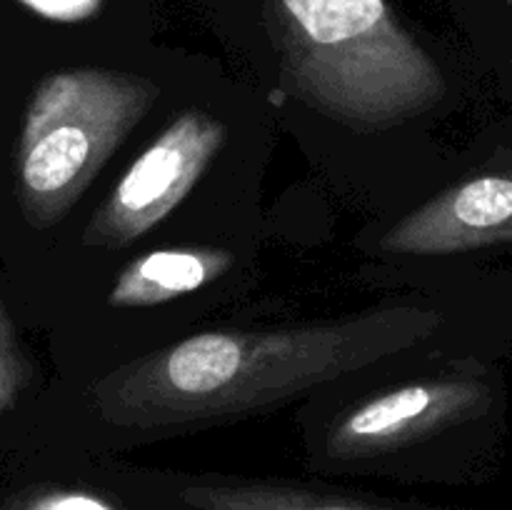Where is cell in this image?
Listing matches in <instances>:
<instances>
[{"label": "cell", "instance_id": "obj_2", "mask_svg": "<svg viewBox=\"0 0 512 510\" xmlns=\"http://www.w3.org/2000/svg\"><path fill=\"white\" fill-rule=\"evenodd\" d=\"M283 83L300 103L358 133L420 118L445 78L385 0H265Z\"/></svg>", "mask_w": 512, "mask_h": 510}, {"label": "cell", "instance_id": "obj_3", "mask_svg": "<svg viewBox=\"0 0 512 510\" xmlns=\"http://www.w3.org/2000/svg\"><path fill=\"white\" fill-rule=\"evenodd\" d=\"M158 98L153 80L120 70L68 68L40 80L15 155L25 220L38 230L60 223Z\"/></svg>", "mask_w": 512, "mask_h": 510}, {"label": "cell", "instance_id": "obj_5", "mask_svg": "<svg viewBox=\"0 0 512 510\" xmlns=\"http://www.w3.org/2000/svg\"><path fill=\"white\" fill-rule=\"evenodd\" d=\"M490 403V388L473 378L420 380L400 385L350 410L328 430L325 463L385 460L455 423L475 418Z\"/></svg>", "mask_w": 512, "mask_h": 510}, {"label": "cell", "instance_id": "obj_9", "mask_svg": "<svg viewBox=\"0 0 512 510\" xmlns=\"http://www.w3.org/2000/svg\"><path fill=\"white\" fill-rule=\"evenodd\" d=\"M0 510H193L168 488L160 503L90 480H43L10 495Z\"/></svg>", "mask_w": 512, "mask_h": 510}, {"label": "cell", "instance_id": "obj_6", "mask_svg": "<svg viewBox=\"0 0 512 510\" xmlns=\"http://www.w3.org/2000/svg\"><path fill=\"white\" fill-rule=\"evenodd\" d=\"M512 240V148L405 215L380 240L390 255H453Z\"/></svg>", "mask_w": 512, "mask_h": 510}, {"label": "cell", "instance_id": "obj_7", "mask_svg": "<svg viewBox=\"0 0 512 510\" xmlns=\"http://www.w3.org/2000/svg\"><path fill=\"white\" fill-rule=\"evenodd\" d=\"M193 510H435L313 483L250 478H185L168 485Z\"/></svg>", "mask_w": 512, "mask_h": 510}, {"label": "cell", "instance_id": "obj_4", "mask_svg": "<svg viewBox=\"0 0 512 510\" xmlns=\"http://www.w3.org/2000/svg\"><path fill=\"white\" fill-rule=\"evenodd\" d=\"M228 130L208 110H183L135 158L83 230L90 248H125L168 218L223 148Z\"/></svg>", "mask_w": 512, "mask_h": 510}, {"label": "cell", "instance_id": "obj_11", "mask_svg": "<svg viewBox=\"0 0 512 510\" xmlns=\"http://www.w3.org/2000/svg\"><path fill=\"white\" fill-rule=\"evenodd\" d=\"M23 3L33 8L35 13L45 15V18L73 23V20H83L93 15L98 10L100 0H23Z\"/></svg>", "mask_w": 512, "mask_h": 510}, {"label": "cell", "instance_id": "obj_10", "mask_svg": "<svg viewBox=\"0 0 512 510\" xmlns=\"http://www.w3.org/2000/svg\"><path fill=\"white\" fill-rule=\"evenodd\" d=\"M28 375V360H25L23 350H20L18 335H15L8 310H5L3 298H0V415L18 398Z\"/></svg>", "mask_w": 512, "mask_h": 510}, {"label": "cell", "instance_id": "obj_1", "mask_svg": "<svg viewBox=\"0 0 512 510\" xmlns=\"http://www.w3.org/2000/svg\"><path fill=\"white\" fill-rule=\"evenodd\" d=\"M440 323L433 308L385 305L295 328L208 330L115 368L90 405L135 433L238 418L423 343Z\"/></svg>", "mask_w": 512, "mask_h": 510}, {"label": "cell", "instance_id": "obj_8", "mask_svg": "<svg viewBox=\"0 0 512 510\" xmlns=\"http://www.w3.org/2000/svg\"><path fill=\"white\" fill-rule=\"evenodd\" d=\"M233 253L223 248H163L130 260L108 293L113 308H150L200 290L228 273Z\"/></svg>", "mask_w": 512, "mask_h": 510}]
</instances>
